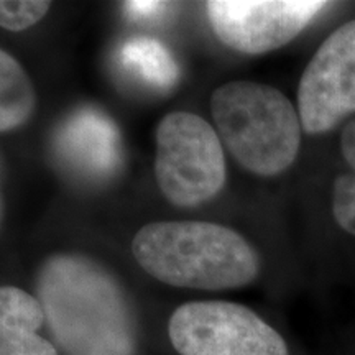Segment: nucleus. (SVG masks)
Returning a JSON list of instances; mask_svg holds the SVG:
<instances>
[{"instance_id": "13", "label": "nucleus", "mask_w": 355, "mask_h": 355, "mask_svg": "<svg viewBox=\"0 0 355 355\" xmlns=\"http://www.w3.org/2000/svg\"><path fill=\"white\" fill-rule=\"evenodd\" d=\"M50 2L44 0H2L0 2V25L8 32H24L46 15Z\"/></svg>"}, {"instance_id": "11", "label": "nucleus", "mask_w": 355, "mask_h": 355, "mask_svg": "<svg viewBox=\"0 0 355 355\" xmlns=\"http://www.w3.org/2000/svg\"><path fill=\"white\" fill-rule=\"evenodd\" d=\"M35 89L19 61L0 51V130L12 132L33 115Z\"/></svg>"}, {"instance_id": "6", "label": "nucleus", "mask_w": 355, "mask_h": 355, "mask_svg": "<svg viewBox=\"0 0 355 355\" xmlns=\"http://www.w3.org/2000/svg\"><path fill=\"white\" fill-rule=\"evenodd\" d=\"M327 6L321 0H211L206 13L225 46L261 55L290 43Z\"/></svg>"}, {"instance_id": "10", "label": "nucleus", "mask_w": 355, "mask_h": 355, "mask_svg": "<svg viewBox=\"0 0 355 355\" xmlns=\"http://www.w3.org/2000/svg\"><path fill=\"white\" fill-rule=\"evenodd\" d=\"M119 61L125 71L157 89H170L180 79V68L170 50L158 40L135 37L119 50Z\"/></svg>"}, {"instance_id": "9", "label": "nucleus", "mask_w": 355, "mask_h": 355, "mask_svg": "<svg viewBox=\"0 0 355 355\" xmlns=\"http://www.w3.org/2000/svg\"><path fill=\"white\" fill-rule=\"evenodd\" d=\"M44 321L38 298L17 286H2L0 355H58L55 345L37 332Z\"/></svg>"}, {"instance_id": "1", "label": "nucleus", "mask_w": 355, "mask_h": 355, "mask_svg": "<svg viewBox=\"0 0 355 355\" xmlns=\"http://www.w3.org/2000/svg\"><path fill=\"white\" fill-rule=\"evenodd\" d=\"M38 300L68 355H133L135 319L122 288L92 260L55 255L38 273Z\"/></svg>"}, {"instance_id": "12", "label": "nucleus", "mask_w": 355, "mask_h": 355, "mask_svg": "<svg viewBox=\"0 0 355 355\" xmlns=\"http://www.w3.org/2000/svg\"><path fill=\"white\" fill-rule=\"evenodd\" d=\"M340 150L349 173L336 178L332 191V212L345 232L355 235V121L345 125L340 135Z\"/></svg>"}, {"instance_id": "4", "label": "nucleus", "mask_w": 355, "mask_h": 355, "mask_svg": "<svg viewBox=\"0 0 355 355\" xmlns=\"http://www.w3.org/2000/svg\"><path fill=\"white\" fill-rule=\"evenodd\" d=\"M155 176L175 206L209 201L225 183V155L216 128L191 112H171L155 133Z\"/></svg>"}, {"instance_id": "3", "label": "nucleus", "mask_w": 355, "mask_h": 355, "mask_svg": "<svg viewBox=\"0 0 355 355\" xmlns=\"http://www.w3.org/2000/svg\"><path fill=\"white\" fill-rule=\"evenodd\" d=\"M211 114L220 140L254 175L277 176L298 157L303 123L277 87L252 81L222 84L212 92Z\"/></svg>"}, {"instance_id": "5", "label": "nucleus", "mask_w": 355, "mask_h": 355, "mask_svg": "<svg viewBox=\"0 0 355 355\" xmlns=\"http://www.w3.org/2000/svg\"><path fill=\"white\" fill-rule=\"evenodd\" d=\"M168 336L180 355H290L278 331L230 301L181 304L168 321Z\"/></svg>"}, {"instance_id": "2", "label": "nucleus", "mask_w": 355, "mask_h": 355, "mask_svg": "<svg viewBox=\"0 0 355 355\" xmlns=\"http://www.w3.org/2000/svg\"><path fill=\"white\" fill-rule=\"evenodd\" d=\"M132 252L158 282L191 290L242 288L259 277V257L242 235L204 220L152 222L135 234Z\"/></svg>"}, {"instance_id": "8", "label": "nucleus", "mask_w": 355, "mask_h": 355, "mask_svg": "<svg viewBox=\"0 0 355 355\" xmlns=\"http://www.w3.org/2000/svg\"><path fill=\"white\" fill-rule=\"evenodd\" d=\"M58 162L83 180H107L122 165L121 132L102 110L83 107L69 114L53 137Z\"/></svg>"}, {"instance_id": "14", "label": "nucleus", "mask_w": 355, "mask_h": 355, "mask_svg": "<svg viewBox=\"0 0 355 355\" xmlns=\"http://www.w3.org/2000/svg\"><path fill=\"white\" fill-rule=\"evenodd\" d=\"M170 8L166 2H150V0H137V2L123 3V13L132 21H155L165 17Z\"/></svg>"}, {"instance_id": "7", "label": "nucleus", "mask_w": 355, "mask_h": 355, "mask_svg": "<svg viewBox=\"0 0 355 355\" xmlns=\"http://www.w3.org/2000/svg\"><path fill=\"white\" fill-rule=\"evenodd\" d=\"M355 112V20L324 40L306 66L298 87L303 130L329 132Z\"/></svg>"}]
</instances>
